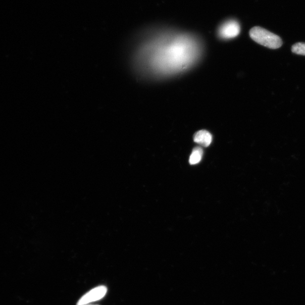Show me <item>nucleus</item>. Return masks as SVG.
Masks as SVG:
<instances>
[{
	"instance_id": "1",
	"label": "nucleus",
	"mask_w": 305,
	"mask_h": 305,
	"mask_svg": "<svg viewBox=\"0 0 305 305\" xmlns=\"http://www.w3.org/2000/svg\"><path fill=\"white\" fill-rule=\"evenodd\" d=\"M200 55L197 42L187 36H177L161 42L156 41L142 46L136 63L145 71L171 74L187 69Z\"/></svg>"
},
{
	"instance_id": "2",
	"label": "nucleus",
	"mask_w": 305,
	"mask_h": 305,
	"mask_svg": "<svg viewBox=\"0 0 305 305\" xmlns=\"http://www.w3.org/2000/svg\"><path fill=\"white\" fill-rule=\"evenodd\" d=\"M251 39L257 43L269 47L270 49L279 48L283 44L282 39L274 33L271 32L264 28L255 27L249 32Z\"/></svg>"
},
{
	"instance_id": "3",
	"label": "nucleus",
	"mask_w": 305,
	"mask_h": 305,
	"mask_svg": "<svg viewBox=\"0 0 305 305\" xmlns=\"http://www.w3.org/2000/svg\"><path fill=\"white\" fill-rule=\"evenodd\" d=\"M108 289L106 286L101 285L90 290L81 298L76 305H87L90 303L99 301L106 295Z\"/></svg>"
},
{
	"instance_id": "4",
	"label": "nucleus",
	"mask_w": 305,
	"mask_h": 305,
	"mask_svg": "<svg viewBox=\"0 0 305 305\" xmlns=\"http://www.w3.org/2000/svg\"><path fill=\"white\" fill-rule=\"evenodd\" d=\"M240 32V26L236 21H229L224 23L219 28L218 34L224 39H232L239 35Z\"/></svg>"
},
{
	"instance_id": "5",
	"label": "nucleus",
	"mask_w": 305,
	"mask_h": 305,
	"mask_svg": "<svg viewBox=\"0 0 305 305\" xmlns=\"http://www.w3.org/2000/svg\"><path fill=\"white\" fill-rule=\"evenodd\" d=\"M213 137L211 133L207 130H200L195 133L193 140L195 142L204 147L211 144Z\"/></svg>"
},
{
	"instance_id": "6",
	"label": "nucleus",
	"mask_w": 305,
	"mask_h": 305,
	"mask_svg": "<svg viewBox=\"0 0 305 305\" xmlns=\"http://www.w3.org/2000/svg\"><path fill=\"white\" fill-rule=\"evenodd\" d=\"M203 156V149L201 147H196L193 149L189 158L190 165H196L199 163Z\"/></svg>"
},
{
	"instance_id": "7",
	"label": "nucleus",
	"mask_w": 305,
	"mask_h": 305,
	"mask_svg": "<svg viewBox=\"0 0 305 305\" xmlns=\"http://www.w3.org/2000/svg\"><path fill=\"white\" fill-rule=\"evenodd\" d=\"M293 53L298 55L305 56V42H297L292 47Z\"/></svg>"
},
{
	"instance_id": "8",
	"label": "nucleus",
	"mask_w": 305,
	"mask_h": 305,
	"mask_svg": "<svg viewBox=\"0 0 305 305\" xmlns=\"http://www.w3.org/2000/svg\"><path fill=\"white\" fill-rule=\"evenodd\" d=\"M87 305H94V304H87ZM94 305H96V304H94Z\"/></svg>"
}]
</instances>
